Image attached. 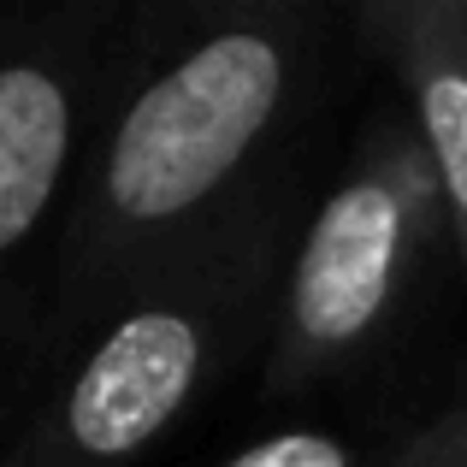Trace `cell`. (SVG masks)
<instances>
[{"label":"cell","mask_w":467,"mask_h":467,"mask_svg":"<svg viewBox=\"0 0 467 467\" xmlns=\"http://www.w3.org/2000/svg\"><path fill=\"white\" fill-rule=\"evenodd\" d=\"M373 462L379 456H367L337 426H278V432L249 438L213 467H373Z\"/></svg>","instance_id":"6"},{"label":"cell","mask_w":467,"mask_h":467,"mask_svg":"<svg viewBox=\"0 0 467 467\" xmlns=\"http://www.w3.org/2000/svg\"><path fill=\"white\" fill-rule=\"evenodd\" d=\"M444 261H456V243L438 171L409 107L385 95L296 219L261 349V397L290 402L367 373L409 331Z\"/></svg>","instance_id":"3"},{"label":"cell","mask_w":467,"mask_h":467,"mask_svg":"<svg viewBox=\"0 0 467 467\" xmlns=\"http://www.w3.org/2000/svg\"><path fill=\"white\" fill-rule=\"evenodd\" d=\"M373 467H467V402L414 420L390 450H379Z\"/></svg>","instance_id":"7"},{"label":"cell","mask_w":467,"mask_h":467,"mask_svg":"<svg viewBox=\"0 0 467 467\" xmlns=\"http://www.w3.org/2000/svg\"><path fill=\"white\" fill-rule=\"evenodd\" d=\"M296 213L125 290L54 367L0 467H137L266 349Z\"/></svg>","instance_id":"2"},{"label":"cell","mask_w":467,"mask_h":467,"mask_svg":"<svg viewBox=\"0 0 467 467\" xmlns=\"http://www.w3.org/2000/svg\"><path fill=\"white\" fill-rule=\"evenodd\" d=\"M125 12L113 0H66L0 18V450L59 367L66 219Z\"/></svg>","instance_id":"4"},{"label":"cell","mask_w":467,"mask_h":467,"mask_svg":"<svg viewBox=\"0 0 467 467\" xmlns=\"http://www.w3.org/2000/svg\"><path fill=\"white\" fill-rule=\"evenodd\" d=\"M349 24L426 142L467 285V0H361Z\"/></svg>","instance_id":"5"},{"label":"cell","mask_w":467,"mask_h":467,"mask_svg":"<svg viewBox=\"0 0 467 467\" xmlns=\"http://www.w3.org/2000/svg\"><path fill=\"white\" fill-rule=\"evenodd\" d=\"M349 12L314 0H160L125 12L59 261V361L125 290L296 213ZM361 47V42H355Z\"/></svg>","instance_id":"1"}]
</instances>
